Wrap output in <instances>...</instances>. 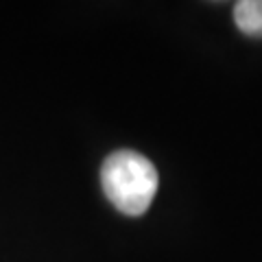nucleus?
<instances>
[{"label":"nucleus","instance_id":"f257e3e1","mask_svg":"<svg viewBox=\"0 0 262 262\" xmlns=\"http://www.w3.org/2000/svg\"><path fill=\"white\" fill-rule=\"evenodd\" d=\"M103 192L112 206L127 216H142L160 186L158 168L142 153L120 149L107 155L101 166Z\"/></svg>","mask_w":262,"mask_h":262},{"label":"nucleus","instance_id":"f03ea898","mask_svg":"<svg viewBox=\"0 0 262 262\" xmlns=\"http://www.w3.org/2000/svg\"><path fill=\"white\" fill-rule=\"evenodd\" d=\"M234 20L245 35L262 37V0H241L234 7Z\"/></svg>","mask_w":262,"mask_h":262}]
</instances>
